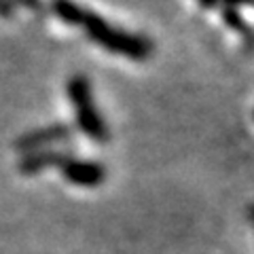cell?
I'll return each instance as SVG.
<instances>
[{
    "label": "cell",
    "mask_w": 254,
    "mask_h": 254,
    "mask_svg": "<svg viewBox=\"0 0 254 254\" xmlns=\"http://www.w3.org/2000/svg\"><path fill=\"white\" fill-rule=\"evenodd\" d=\"M74 129L66 123H51L43 125L36 129H30L15 140V150H19L21 155L34 153V150H45V148H55L58 144H66L72 140Z\"/></svg>",
    "instance_id": "obj_3"
},
{
    "label": "cell",
    "mask_w": 254,
    "mask_h": 254,
    "mask_svg": "<svg viewBox=\"0 0 254 254\" xmlns=\"http://www.w3.org/2000/svg\"><path fill=\"white\" fill-rule=\"evenodd\" d=\"M51 11L55 13V17H58L62 23L78 28L87 9L78 2H74V0H51Z\"/></svg>",
    "instance_id": "obj_6"
},
{
    "label": "cell",
    "mask_w": 254,
    "mask_h": 254,
    "mask_svg": "<svg viewBox=\"0 0 254 254\" xmlns=\"http://www.w3.org/2000/svg\"><path fill=\"white\" fill-rule=\"evenodd\" d=\"M78 28H83L87 38L93 41L98 47H102L104 51L113 53V55H121L125 60L146 62L153 58V53H155V45L150 38H146L144 34H138V32L119 28L89 9L85 11L83 21Z\"/></svg>",
    "instance_id": "obj_1"
},
{
    "label": "cell",
    "mask_w": 254,
    "mask_h": 254,
    "mask_svg": "<svg viewBox=\"0 0 254 254\" xmlns=\"http://www.w3.org/2000/svg\"><path fill=\"white\" fill-rule=\"evenodd\" d=\"M68 157L60 148H45V150H34V153L21 155L17 168L23 176H38V174L47 172L49 168H60V163Z\"/></svg>",
    "instance_id": "obj_5"
},
{
    "label": "cell",
    "mask_w": 254,
    "mask_h": 254,
    "mask_svg": "<svg viewBox=\"0 0 254 254\" xmlns=\"http://www.w3.org/2000/svg\"><path fill=\"white\" fill-rule=\"evenodd\" d=\"M248 218H250L252 227H254V203H250V205H248Z\"/></svg>",
    "instance_id": "obj_11"
},
{
    "label": "cell",
    "mask_w": 254,
    "mask_h": 254,
    "mask_svg": "<svg viewBox=\"0 0 254 254\" xmlns=\"http://www.w3.org/2000/svg\"><path fill=\"white\" fill-rule=\"evenodd\" d=\"M11 13H13V6H11L9 0H0V15H2V17H9Z\"/></svg>",
    "instance_id": "obj_9"
},
{
    "label": "cell",
    "mask_w": 254,
    "mask_h": 254,
    "mask_svg": "<svg viewBox=\"0 0 254 254\" xmlns=\"http://www.w3.org/2000/svg\"><path fill=\"white\" fill-rule=\"evenodd\" d=\"M222 6H233V9L240 11L242 6H250V9H254V0H220Z\"/></svg>",
    "instance_id": "obj_8"
},
{
    "label": "cell",
    "mask_w": 254,
    "mask_h": 254,
    "mask_svg": "<svg viewBox=\"0 0 254 254\" xmlns=\"http://www.w3.org/2000/svg\"><path fill=\"white\" fill-rule=\"evenodd\" d=\"M222 21H225L227 28H231L233 32H237V34L244 38L246 49H252L254 47V28L246 23L240 11L233 9V6H222Z\"/></svg>",
    "instance_id": "obj_7"
},
{
    "label": "cell",
    "mask_w": 254,
    "mask_h": 254,
    "mask_svg": "<svg viewBox=\"0 0 254 254\" xmlns=\"http://www.w3.org/2000/svg\"><path fill=\"white\" fill-rule=\"evenodd\" d=\"M197 2H199L201 9H216L220 4V0H197Z\"/></svg>",
    "instance_id": "obj_10"
},
{
    "label": "cell",
    "mask_w": 254,
    "mask_h": 254,
    "mask_svg": "<svg viewBox=\"0 0 254 254\" xmlns=\"http://www.w3.org/2000/svg\"><path fill=\"white\" fill-rule=\"evenodd\" d=\"M66 95L70 100V106H72L78 129L95 144H106L110 140V129L104 115L95 104L89 78L85 74H72L66 83Z\"/></svg>",
    "instance_id": "obj_2"
},
{
    "label": "cell",
    "mask_w": 254,
    "mask_h": 254,
    "mask_svg": "<svg viewBox=\"0 0 254 254\" xmlns=\"http://www.w3.org/2000/svg\"><path fill=\"white\" fill-rule=\"evenodd\" d=\"M60 172L64 180L81 189H95L106 182V165L91 159H76L68 155L60 163Z\"/></svg>",
    "instance_id": "obj_4"
}]
</instances>
